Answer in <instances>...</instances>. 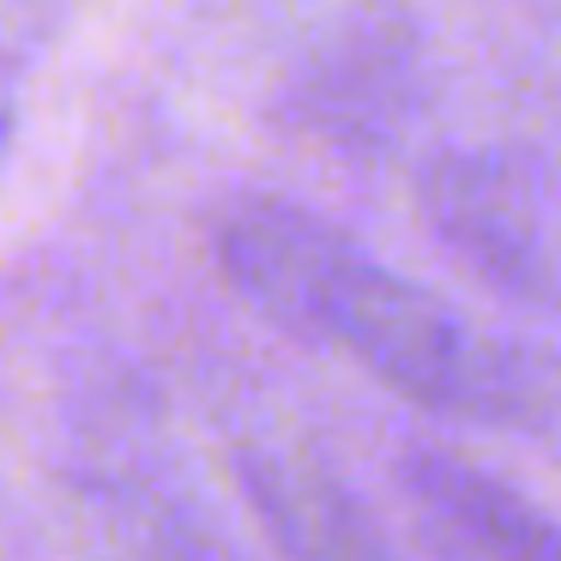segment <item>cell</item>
<instances>
[{"label": "cell", "instance_id": "obj_3", "mask_svg": "<svg viewBox=\"0 0 561 561\" xmlns=\"http://www.w3.org/2000/svg\"><path fill=\"white\" fill-rule=\"evenodd\" d=\"M230 483L278 561H411L351 477L302 440H236Z\"/></svg>", "mask_w": 561, "mask_h": 561}, {"label": "cell", "instance_id": "obj_1", "mask_svg": "<svg viewBox=\"0 0 561 561\" xmlns=\"http://www.w3.org/2000/svg\"><path fill=\"white\" fill-rule=\"evenodd\" d=\"M218 272L278 332L363 368L411 411L477 435L561 440V356L471 320L284 194H248L218 224Z\"/></svg>", "mask_w": 561, "mask_h": 561}, {"label": "cell", "instance_id": "obj_4", "mask_svg": "<svg viewBox=\"0 0 561 561\" xmlns=\"http://www.w3.org/2000/svg\"><path fill=\"white\" fill-rule=\"evenodd\" d=\"M404 501L453 561H561V519L513 477L465 459L459 447L416 440L399 459Z\"/></svg>", "mask_w": 561, "mask_h": 561}, {"label": "cell", "instance_id": "obj_6", "mask_svg": "<svg viewBox=\"0 0 561 561\" xmlns=\"http://www.w3.org/2000/svg\"><path fill=\"white\" fill-rule=\"evenodd\" d=\"M7 139H13V115L0 110V151H7Z\"/></svg>", "mask_w": 561, "mask_h": 561}, {"label": "cell", "instance_id": "obj_5", "mask_svg": "<svg viewBox=\"0 0 561 561\" xmlns=\"http://www.w3.org/2000/svg\"><path fill=\"white\" fill-rule=\"evenodd\" d=\"M79 561H242L199 501L158 471H98L73 495Z\"/></svg>", "mask_w": 561, "mask_h": 561}, {"label": "cell", "instance_id": "obj_2", "mask_svg": "<svg viewBox=\"0 0 561 561\" xmlns=\"http://www.w3.org/2000/svg\"><path fill=\"white\" fill-rule=\"evenodd\" d=\"M416 218L489 296L561 327V170L513 146H453L416 175Z\"/></svg>", "mask_w": 561, "mask_h": 561}]
</instances>
